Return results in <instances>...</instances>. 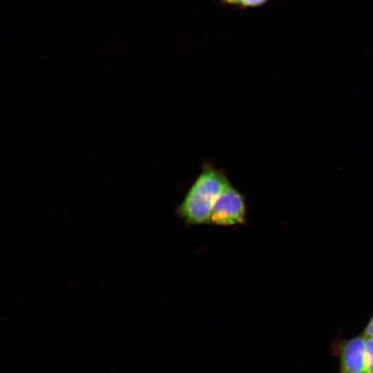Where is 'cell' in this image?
Wrapping results in <instances>:
<instances>
[{
  "mask_svg": "<svg viewBox=\"0 0 373 373\" xmlns=\"http://www.w3.org/2000/svg\"><path fill=\"white\" fill-rule=\"evenodd\" d=\"M365 373H373V338L365 334Z\"/></svg>",
  "mask_w": 373,
  "mask_h": 373,
  "instance_id": "obj_5",
  "label": "cell"
},
{
  "mask_svg": "<svg viewBox=\"0 0 373 373\" xmlns=\"http://www.w3.org/2000/svg\"><path fill=\"white\" fill-rule=\"evenodd\" d=\"M229 184L219 171L206 169L188 191L178 208V215L189 224H208L216 199Z\"/></svg>",
  "mask_w": 373,
  "mask_h": 373,
  "instance_id": "obj_1",
  "label": "cell"
},
{
  "mask_svg": "<svg viewBox=\"0 0 373 373\" xmlns=\"http://www.w3.org/2000/svg\"><path fill=\"white\" fill-rule=\"evenodd\" d=\"M363 333L368 336L373 338V316L367 324Z\"/></svg>",
  "mask_w": 373,
  "mask_h": 373,
  "instance_id": "obj_6",
  "label": "cell"
},
{
  "mask_svg": "<svg viewBox=\"0 0 373 373\" xmlns=\"http://www.w3.org/2000/svg\"><path fill=\"white\" fill-rule=\"evenodd\" d=\"M246 208L242 195L229 184L216 199L208 224L233 226L245 222Z\"/></svg>",
  "mask_w": 373,
  "mask_h": 373,
  "instance_id": "obj_2",
  "label": "cell"
},
{
  "mask_svg": "<svg viewBox=\"0 0 373 373\" xmlns=\"http://www.w3.org/2000/svg\"><path fill=\"white\" fill-rule=\"evenodd\" d=\"M222 6H233L241 9L263 6L270 0H218Z\"/></svg>",
  "mask_w": 373,
  "mask_h": 373,
  "instance_id": "obj_4",
  "label": "cell"
},
{
  "mask_svg": "<svg viewBox=\"0 0 373 373\" xmlns=\"http://www.w3.org/2000/svg\"><path fill=\"white\" fill-rule=\"evenodd\" d=\"M339 373H365V336L363 333L343 341L336 347Z\"/></svg>",
  "mask_w": 373,
  "mask_h": 373,
  "instance_id": "obj_3",
  "label": "cell"
}]
</instances>
